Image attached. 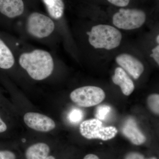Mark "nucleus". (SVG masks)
I'll return each instance as SVG.
<instances>
[{"label":"nucleus","mask_w":159,"mask_h":159,"mask_svg":"<svg viewBox=\"0 0 159 159\" xmlns=\"http://www.w3.org/2000/svg\"><path fill=\"white\" fill-rule=\"evenodd\" d=\"M20 65L32 79L43 80L50 76L54 70L53 58L47 51L35 50L23 53L19 58Z\"/></svg>","instance_id":"1"},{"label":"nucleus","mask_w":159,"mask_h":159,"mask_svg":"<svg viewBox=\"0 0 159 159\" xmlns=\"http://www.w3.org/2000/svg\"><path fill=\"white\" fill-rule=\"evenodd\" d=\"M90 44L96 49L111 50L120 45L122 34L117 28L107 25H97L87 32Z\"/></svg>","instance_id":"2"},{"label":"nucleus","mask_w":159,"mask_h":159,"mask_svg":"<svg viewBox=\"0 0 159 159\" xmlns=\"http://www.w3.org/2000/svg\"><path fill=\"white\" fill-rule=\"evenodd\" d=\"M146 19L145 12L140 9H120L114 15L112 22L118 29L132 30L141 28Z\"/></svg>","instance_id":"3"},{"label":"nucleus","mask_w":159,"mask_h":159,"mask_svg":"<svg viewBox=\"0 0 159 159\" xmlns=\"http://www.w3.org/2000/svg\"><path fill=\"white\" fill-rule=\"evenodd\" d=\"M80 131L83 136L88 139L110 140L116 136L118 130L114 126H103L101 121L97 119H89L80 124Z\"/></svg>","instance_id":"4"},{"label":"nucleus","mask_w":159,"mask_h":159,"mask_svg":"<svg viewBox=\"0 0 159 159\" xmlns=\"http://www.w3.org/2000/svg\"><path fill=\"white\" fill-rule=\"evenodd\" d=\"M102 89L93 86H86L76 89L71 93L70 98L77 105L82 107L97 105L105 99Z\"/></svg>","instance_id":"5"},{"label":"nucleus","mask_w":159,"mask_h":159,"mask_svg":"<svg viewBox=\"0 0 159 159\" xmlns=\"http://www.w3.org/2000/svg\"><path fill=\"white\" fill-rule=\"evenodd\" d=\"M54 28V22L50 17L39 12L31 13L27 20L28 32L38 38L48 37L53 32Z\"/></svg>","instance_id":"6"},{"label":"nucleus","mask_w":159,"mask_h":159,"mask_svg":"<svg viewBox=\"0 0 159 159\" xmlns=\"http://www.w3.org/2000/svg\"><path fill=\"white\" fill-rule=\"evenodd\" d=\"M24 120L30 128L42 132L53 130L56 126L53 119L38 113H27L24 116Z\"/></svg>","instance_id":"7"},{"label":"nucleus","mask_w":159,"mask_h":159,"mask_svg":"<svg viewBox=\"0 0 159 159\" xmlns=\"http://www.w3.org/2000/svg\"><path fill=\"white\" fill-rule=\"evenodd\" d=\"M116 61L134 79H139L144 72V66L142 62L130 54L126 53L119 54L116 57Z\"/></svg>","instance_id":"8"},{"label":"nucleus","mask_w":159,"mask_h":159,"mask_svg":"<svg viewBox=\"0 0 159 159\" xmlns=\"http://www.w3.org/2000/svg\"><path fill=\"white\" fill-rule=\"evenodd\" d=\"M122 133L132 143L140 145L146 141V138L137 126L136 122L132 119L125 121L122 128Z\"/></svg>","instance_id":"9"},{"label":"nucleus","mask_w":159,"mask_h":159,"mask_svg":"<svg viewBox=\"0 0 159 159\" xmlns=\"http://www.w3.org/2000/svg\"><path fill=\"white\" fill-rule=\"evenodd\" d=\"M112 80L115 84L120 87L122 93L125 96H129L133 92L135 88L133 81L122 68L116 69Z\"/></svg>","instance_id":"10"},{"label":"nucleus","mask_w":159,"mask_h":159,"mask_svg":"<svg viewBox=\"0 0 159 159\" xmlns=\"http://www.w3.org/2000/svg\"><path fill=\"white\" fill-rule=\"evenodd\" d=\"M22 0H0V12L9 18L21 15L24 11Z\"/></svg>","instance_id":"11"},{"label":"nucleus","mask_w":159,"mask_h":159,"mask_svg":"<svg viewBox=\"0 0 159 159\" xmlns=\"http://www.w3.org/2000/svg\"><path fill=\"white\" fill-rule=\"evenodd\" d=\"M50 151V147L45 143H36L27 149L26 158L27 159H45L48 156Z\"/></svg>","instance_id":"12"},{"label":"nucleus","mask_w":159,"mask_h":159,"mask_svg":"<svg viewBox=\"0 0 159 159\" xmlns=\"http://www.w3.org/2000/svg\"><path fill=\"white\" fill-rule=\"evenodd\" d=\"M47 10L51 17L59 19L62 17L65 9L63 0H43Z\"/></svg>","instance_id":"13"},{"label":"nucleus","mask_w":159,"mask_h":159,"mask_svg":"<svg viewBox=\"0 0 159 159\" xmlns=\"http://www.w3.org/2000/svg\"><path fill=\"white\" fill-rule=\"evenodd\" d=\"M14 62V56L12 52L0 39V68L3 69L11 68Z\"/></svg>","instance_id":"14"},{"label":"nucleus","mask_w":159,"mask_h":159,"mask_svg":"<svg viewBox=\"0 0 159 159\" xmlns=\"http://www.w3.org/2000/svg\"><path fill=\"white\" fill-rule=\"evenodd\" d=\"M84 117L83 111L80 109H72L68 115L69 121L72 123L76 124L80 122Z\"/></svg>","instance_id":"15"},{"label":"nucleus","mask_w":159,"mask_h":159,"mask_svg":"<svg viewBox=\"0 0 159 159\" xmlns=\"http://www.w3.org/2000/svg\"><path fill=\"white\" fill-rule=\"evenodd\" d=\"M111 109L109 106L99 105L97 107L95 116L97 119L99 120H104L108 118L111 113Z\"/></svg>","instance_id":"16"},{"label":"nucleus","mask_w":159,"mask_h":159,"mask_svg":"<svg viewBox=\"0 0 159 159\" xmlns=\"http://www.w3.org/2000/svg\"><path fill=\"white\" fill-rule=\"evenodd\" d=\"M147 103L151 110L154 113L159 115V95L153 94L150 95L147 99Z\"/></svg>","instance_id":"17"},{"label":"nucleus","mask_w":159,"mask_h":159,"mask_svg":"<svg viewBox=\"0 0 159 159\" xmlns=\"http://www.w3.org/2000/svg\"><path fill=\"white\" fill-rule=\"evenodd\" d=\"M16 156L12 152L8 150L0 151V159H16Z\"/></svg>","instance_id":"18"},{"label":"nucleus","mask_w":159,"mask_h":159,"mask_svg":"<svg viewBox=\"0 0 159 159\" xmlns=\"http://www.w3.org/2000/svg\"><path fill=\"white\" fill-rule=\"evenodd\" d=\"M110 3L118 7H125L128 6L130 0H107Z\"/></svg>","instance_id":"19"},{"label":"nucleus","mask_w":159,"mask_h":159,"mask_svg":"<svg viewBox=\"0 0 159 159\" xmlns=\"http://www.w3.org/2000/svg\"><path fill=\"white\" fill-rule=\"evenodd\" d=\"M152 53L150 54V57H152L158 65H159V45H158L154 48L152 51Z\"/></svg>","instance_id":"20"},{"label":"nucleus","mask_w":159,"mask_h":159,"mask_svg":"<svg viewBox=\"0 0 159 159\" xmlns=\"http://www.w3.org/2000/svg\"><path fill=\"white\" fill-rule=\"evenodd\" d=\"M125 159H144V157L141 154L133 152L129 154Z\"/></svg>","instance_id":"21"},{"label":"nucleus","mask_w":159,"mask_h":159,"mask_svg":"<svg viewBox=\"0 0 159 159\" xmlns=\"http://www.w3.org/2000/svg\"><path fill=\"white\" fill-rule=\"evenodd\" d=\"M7 129V125L0 117V133L6 131Z\"/></svg>","instance_id":"22"},{"label":"nucleus","mask_w":159,"mask_h":159,"mask_svg":"<svg viewBox=\"0 0 159 159\" xmlns=\"http://www.w3.org/2000/svg\"><path fill=\"white\" fill-rule=\"evenodd\" d=\"M84 159H99L97 156L93 154H89L86 156Z\"/></svg>","instance_id":"23"},{"label":"nucleus","mask_w":159,"mask_h":159,"mask_svg":"<svg viewBox=\"0 0 159 159\" xmlns=\"http://www.w3.org/2000/svg\"><path fill=\"white\" fill-rule=\"evenodd\" d=\"M45 159H55V158L54 157L52 156H50L47 157Z\"/></svg>","instance_id":"24"},{"label":"nucleus","mask_w":159,"mask_h":159,"mask_svg":"<svg viewBox=\"0 0 159 159\" xmlns=\"http://www.w3.org/2000/svg\"><path fill=\"white\" fill-rule=\"evenodd\" d=\"M156 41H157V43L159 44V35H158L157 36Z\"/></svg>","instance_id":"25"},{"label":"nucleus","mask_w":159,"mask_h":159,"mask_svg":"<svg viewBox=\"0 0 159 159\" xmlns=\"http://www.w3.org/2000/svg\"><path fill=\"white\" fill-rule=\"evenodd\" d=\"M157 159L155 157H152V158H148V159Z\"/></svg>","instance_id":"26"}]
</instances>
